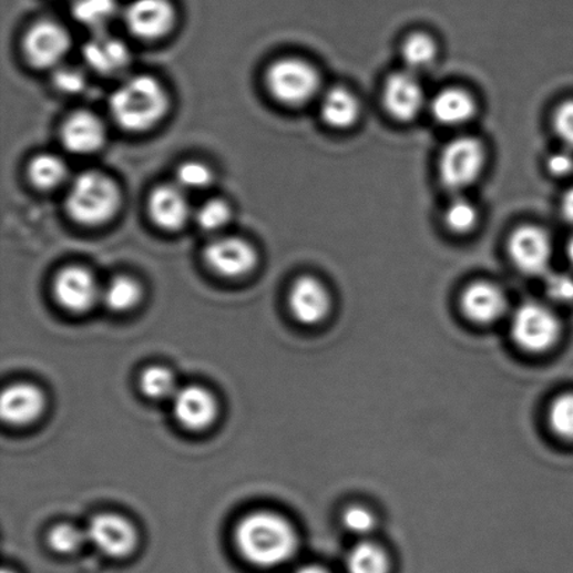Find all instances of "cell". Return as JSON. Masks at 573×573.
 I'll return each mask as SVG.
<instances>
[{"mask_svg":"<svg viewBox=\"0 0 573 573\" xmlns=\"http://www.w3.org/2000/svg\"><path fill=\"white\" fill-rule=\"evenodd\" d=\"M84 61L101 74H116L131 61V53L122 41L106 34L95 35L83 50Z\"/></svg>","mask_w":573,"mask_h":573,"instance_id":"cell-20","label":"cell"},{"mask_svg":"<svg viewBox=\"0 0 573 573\" xmlns=\"http://www.w3.org/2000/svg\"><path fill=\"white\" fill-rule=\"evenodd\" d=\"M44 410V396L29 383H18L4 390L0 399L2 419L21 426L34 421Z\"/></svg>","mask_w":573,"mask_h":573,"instance_id":"cell-19","label":"cell"},{"mask_svg":"<svg viewBox=\"0 0 573 573\" xmlns=\"http://www.w3.org/2000/svg\"><path fill=\"white\" fill-rule=\"evenodd\" d=\"M116 9V0H76L73 16L79 23L101 29L114 18Z\"/></svg>","mask_w":573,"mask_h":573,"instance_id":"cell-27","label":"cell"},{"mask_svg":"<svg viewBox=\"0 0 573 573\" xmlns=\"http://www.w3.org/2000/svg\"><path fill=\"white\" fill-rule=\"evenodd\" d=\"M348 573H389L387 553L372 543L356 545L348 554Z\"/></svg>","mask_w":573,"mask_h":573,"instance_id":"cell-25","label":"cell"},{"mask_svg":"<svg viewBox=\"0 0 573 573\" xmlns=\"http://www.w3.org/2000/svg\"><path fill=\"white\" fill-rule=\"evenodd\" d=\"M556 136L567 149H573V100H567L556 109L554 114Z\"/></svg>","mask_w":573,"mask_h":573,"instance_id":"cell-35","label":"cell"},{"mask_svg":"<svg viewBox=\"0 0 573 573\" xmlns=\"http://www.w3.org/2000/svg\"><path fill=\"white\" fill-rule=\"evenodd\" d=\"M71 48V37L61 24L40 21L24 39V52L31 65L39 69L57 66Z\"/></svg>","mask_w":573,"mask_h":573,"instance_id":"cell-8","label":"cell"},{"mask_svg":"<svg viewBox=\"0 0 573 573\" xmlns=\"http://www.w3.org/2000/svg\"><path fill=\"white\" fill-rule=\"evenodd\" d=\"M241 553L252 564L273 566L296 553L297 535L290 523L275 513H252L237 528Z\"/></svg>","mask_w":573,"mask_h":573,"instance_id":"cell-1","label":"cell"},{"mask_svg":"<svg viewBox=\"0 0 573 573\" xmlns=\"http://www.w3.org/2000/svg\"><path fill=\"white\" fill-rule=\"evenodd\" d=\"M58 303L71 313L89 310L101 297L98 280L83 267H66L53 284Z\"/></svg>","mask_w":573,"mask_h":573,"instance_id":"cell-11","label":"cell"},{"mask_svg":"<svg viewBox=\"0 0 573 573\" xmlns=\"http://www.w3.org/2000/svg\"><path fill=\"white\" fill-rule=\"evenodd\" d=\"M342 523L348 532L364 535L371 533L375 529V518L368 509L362 507L348 508L342 515Z\"/></svg>","mask_w":573,"mask_h":573,"instance_id":"cell-34","label":"cell"},{"mask_svg":"<svg viewBox=\"0 0 573 573\" xmlns=\"http://www.w3.org/2000/svg\"><path fill=\"white\" fill-rule=\"evenodd\" d=\"M484 162V147L477 139H454L444 146L439 158V178L448 190H465L483 173Z\"/></svg>","mask_w":573,"mask_h":573,"instance_id":"cell-5","label":"cell"},{"mask_svg":"<svg viewBox=\"0 0 573 573\" xmlns=\"http://www.w3.org/2000/svg\"><path fill=\"white\" fill-rule=\"evenodd\" d=\"M474 114V100L462 89H444L431 101L433 120L444 126L464 125Z\"/></svg>","mask_w":573,"mask_h":573,"instance_id":"cell-21","label":"cell"},{"mask_svg":"<svg viewBox=\"0 0 573 573\" xmlns=\"http://www.w3.org/2000/svg\"><path fill=\"white\" fill-rule=\"evenodd\" d=\"M232 211L226 202L212 199L205 203L196 213V222L206 232H217L228 223Z\"/></svg>","mask_w":573,"mask_h":573,"instance_id":"cell-32","label":"cell"},{"mask_svg":"<svg viewBox=\"0 0 573 573\" xmlns=\"http://www.w3.org/2000/svg\"><path fill=\"white\" fill-rule=\"evenodd\" d=\"M85 534L95 548L110 556H125L136 545L135 529L126 519L116 515L95 516Z\"/></svg>","mask_w":573,"mask_h":573,"instance_id":"cell-13","label":"cell"},{"mask_svg":"<svg viewBox=\"0 0 573 573\" xmlns=\"http://www.w3.org/2000/svg\"><path fill=\"white\" fill-rule=\"evenodd\" d=\"M53 83L63 93L76 94L84 89L85 78L78 69L63 68L59 69L55 76H53Z\"/></svg>","mask_w":573,"mask_h":573,"instance_id":"cell-37","label":"cell"},{"mask_svg":"<svg viewBox=\"0 0 573 573\" xmlns=\"http://www.w3.org/2000/svg\"><path fill=\"white\" fill-rule=\"evenodd\" d=\"M62 141L69 152L91 154L104 146L105 127L99 116L88 111L73 114L62 127Z\"/></svg>","mask_w":573,"mask_h":573,"instance_id":"cell-17","label":"cell"},{"mask_svg":"<svg viewBox=\"0 0 573 573\" xmlns=\"http://www.w3.org/2000/svg\"><path fill=\"white\" fill-rule=\"evenodd\" d=\"M266 83L278 103L298 106L309 103L318 94L320 78L318 71L307 61L284 58L269 68Z\"/></svg>","mask_w":573,"mask_h":573,"instance_id":"cell-4","label":"cell"},{"mask_svg":"<svg viewBox=\"0 0 573 573\" xmlns=\"http://www.w3.org/2000/svg\"><path fill=\"white\" fill-rule=\"evenodd\" d=\"M320 115L326 125L335 130H347L360 117V103L351 91L342 88L331 89L320 104Z\"/></svg>","mask_w":573,"mask_h":573,"instance_id":"cell-22","label":"cell"},{"mask_svg":"<svg viewBox=\"0 0 573 573\" xmlns=\"http://www.w3.org/2000/svg\"><path fill=\"white\" fill-rule=\"evenodd\" d=\"M141 387L153 399L173 398L176 392L174 375L163 367L147 368L142 374Z\"/></svg>","mask_w":573,"mask_h":573,"instance_id":"cell-28","label":"cell"},{"mask_svg":"<svg viewBox=\"0 0 573 573\" xmlns=\"http://www.w3.org/2000/svg\"><path fill=\"white\" fill-rule=\"evenodd\" d=\"M508 250L518 270L538 276L548 270L553 245L543 228L523 226L509 238Z\"/></svg>","mask_w":573,"mask_h":573,"instance_id":"cell-7","label":"cell"},{"mask_svg":"<svg viewBox=\"0 0 573 573\" xmlns=\"http://www.w3.org/2000/svg\"><path fill=\"white\" fill-rule=\"evenodd\" d=\"M85 539H88V534L80 532L72 524H59L50 533L51 548L63 554L73 553L82 548Z\"/></svg>","mask_w":573,"mask_h":573,"instance_id":"cell-33","label":"cell"},{"mask_svg":"<svg viewBox=\"0 0 573 573\" xmlns=\"http://www.w3.org/2000/svg\"><path fill=\"white\" fill-rule=\"evenodd\" d=\"M548 294L551 298L559 303L573 301V278L565 273H555L548 278L545 283Z\"/></svg>","mask_w":573,"mask_h":573,"instance_id":"cell-36","label":"cell"},{"mask_svg":"<svg viewBox=\"0 0 573 573\" xmlns=\"http://www.w3.org/2000/svg\"><path fill=\"white\" fill-rule=\"evenodd\" d=\"M566 256H567V260H570V264L573 266V238L570 239V243H567Z\"/></svg>","mask_w":573,"mask_h":573,"instance_id":"cell-41","label":"cell"},{"mask_svg":"<svg viewBox=\"0 0 573 573\" xmlns=\"http://www.w3.org/2000/svg\"><path fill=\"white\" fill-rule=\"evenodd\" d=\"M561 212L566 222L573 224V187L562 197Z\"/></svg>","mask_w":573,"mask_h":573,"instance_id":"cell-39","label":"cell"},{"mask_svg":"<svg viewBox=\"0 0 573 573\" xmlns=\"http://www.w3.org/2000/svg\"><path fill=\"white\" fill-rule=\"evenodd\" d=\"M175 419L190 430H203L212 424L216 417V401L206 389L186 387L176 390L173 396Z\"/></svg>","mask_w":573,"mask_h":573,"instance_id":"cell-16","label":"cell"},{"mask_svg":"<svg viewBox=\"0 0 573 573\" xmlns=\"http://www.w3.org/2000/svg\"><path fill=\"white\" fill-rule=\"evenodd\" d=\"M168 95L157 80L136 76L116 89L110 101L111 114L122 130L144 132L167 114Z\"/></svg>","mask_w":573,"mask_h":573,"instance_id":"cell-2","label":"cell"},{"mask_svg":"<svg viewBox=\"0 0 573 573\" xmlns=\"http://www.w3.org/2000/svg\"><path fill=\"white\" fill-rule=\"evenodd\" d=\"M68 168L63 160L53 154H40L30 163L31 182L41 190H52L65 181Z\"/></svg>","mask_w":573,"mask_h":573,"instance_id":"cell-24","label":"cell"},{"mask_svg":"<svg viewBox=\"0 0 573 573\" xmlns=\"http://www.w3.org/2000/svg\"><path fill=\"white\" fill-rule=\"evenodd\" d=\"M462 309L473 323L491 324L505 314L507 299L494 284L479 282L465 288Z\"/></svg>","mask_w":573,"mask_h":573,"instance_id":"cell-18","label":"cell"},{"mask_svg":"<svg viewBox=\"0 0 573 573\" xmlns=\"http://www.w3.org/2000/svg\"><path fill=\"white\" fill-rule=\"evenodd\" d=\"M2 573H13V572H10V571H3Z\"/></svg>","mask_w":573,"mask_h":573,"instance_id":"cell-42","label":"cell"},{"mask_svg":"<svg viewBox=\"0 0 573 573\" xmlns=\"http://www.w3.org/2000/svg\"><path fill=\"white\" fill-rule=\"evenodd\" d=\"M401 55L406 66L410 71H424L432 66L437 59V45L430 35L416 33L407 37L403 48H401Z\"/></svg>","mask_w":573,"mask_h":573,"instance_id":"cell-26","label":"cell"},{"mask_svg":"<svg viewBox=\"0 0 573 573\" xmlns=\"http://www.w3.org/2000/svg\"><path fill=\"white\" fill-rule=\"evenodd\" d=\"M424 103V90L411 72L395 73L385 83L383 105L396 121L415 120Z\"/></svg>","mask_w":573,"mask_h":573,"instance_id":"cell-10","label":"cell"},{"mask_svg":"<svg viewBox=\"0 0 573 573\" xmlns=\"http://www.w3.org/2000/svg\"><path fill=\"white\" fill-rule=\"evenodd\" d=\"M550 173L555 176H566L573 171V155L570 152H559L549 160Z\"/></svg>","mask_w":573,"mask_h":573,"instance_id":"cell-38","label":"cell"},{"mask_svg":"<svg viewBox=\"0 0 573 573\" xmlns=\"http://www.w3.org/2000/svg\"><path fill=\"white\" fill-rule=\"evenodd\" d=\"M549 420L556 436L573 441V393L562 395L553 401Z\"/></svg>","mask_w":573,"mask_h":573,"instance_id":"cell-30","label":"cell"},{"mask_svg":"<svg viewBox=\"0 0 573 573\" xmlns=\"http://www.w3.org/2000/svg\"><path fill=\"white\" fill-rule=\"evenodd\" d=\"M297 573H328L323 567L319 566H305L303 570H299Z\"/></svg>","mask_w":573,"mask_h":573,"instance_id":"cell-40","label":"cell"},{"mask_svg":"<svg viewBox=\"0 0 573 573\" xmlns=\"http://www.w3.org/2000/svg\"><path fill=\"white\" fill-rule=\"evenodd\" d=\"M175 10L168 0H135L126 9V24L143 40L160 39L173 29Z\"/></svg>","mask_w":573,"mask_h":573,"instance_id":"cell-12","label":"cell"},{"mask_svg":"<svg viewBox=\"0 0 573 573\" xmlns=\"http://www.w3.org/2000/svg\"><path fill=\"white\" fill-rule=\"evenodd\" d=\"M479 222V213L473 203L465 199H457L448 206L444 212V223L451 232L457 234H468Z\"/></svg>","mask_w":573,"mask_h":573,"instance_id":"cell-29","label":"cell"},{"mask_svg":"<svg viewBox=\"0 0 573 573\" xmlns=\"http://www.w3.org/2000/svg\"><path fill=\"white\" fill-rule=\"evenodd\" d=\"M149 212L153 222L167 232L181 229L191 216L190 202L180 185H162L154 190L150 195Z\"/></svg>","mask_w":573,"mask_h":573,"instance_id":"cell-14","label":"cell"},{"mask_svg":"<svg viewBox=\"0 0 573 573\" xmlns=\"http://www.w3.org/2000/svg\"><path fill=\"white\" fill-rule=\"evenodd\" d=\"M213 182L212 170L199 162H187L176 171V185L184 191H202Z\"/></svg>","mask_w":573,"mask_h":573,"instance_id":"cell-31","label":"cell"},{"mask_svg":"<svg viewBox=\"0 0 573 573\" xmlns=\"http://www.w3.org/2000/svg\"><path fill=\"white\" fill-rule=\"evenodd\" d=\"M120 205L121 194L115 182L98 171L79 175L66 199L69 214L83 226H100L109 222Z\"/></svg>","mask_w":573,"mask_h":573,"instance_id":"cell-3","label":"cell"},{"mask_svg":"<svg viewBox=\"0 0 573 573\" xmlns=\"http://www.w3.org/2000/svg\"><path fill=\"white\" fill-rule=\"evenodd\" d=\"M208 267L224 277L248 275L256 265V252L243 238L227 237L213 241L205 249Z\"/></svg>","mask_w":573,"mask_h":573,"instance_id":"cell-9","label":"cell"},{"mask_svg":"<svg viewBox=\"0 0 573 573\" xmlns=\"http://www.w3.org/2000/svg\"><path fill=\"white\" fill-rule=\"evenodd\" d=\"M141 297V286L133 278L126 276L115 277L101 291V299L105 307L114 313H125L135 307Z\"/></svg>","mask_w":573,"mask_h":573,"instance_id":"cell-23","label":"cell"},{"mask_svg":"<svg viewBox=\"0 0 573 573\" xmlns=\"http://www.w3.org/2000/svg\"><path fill=\"white\" fill-rule=\"evenodd\" d=\"M561 326L548 307L538 303L523 304L513 315V341L529 352L550 350L559 340Z\"/></svg>","mask_w":573,"mask_h":573,"instance_id":"cell-6","label":"cell"},{"mask_svg":"<svg viewBox=\"0 0 573 573\" xmlns=\"http://www.w3.org/2000/svg\"><path fill=\"white\" fill-rule=\"evenodd\" d=\"M290 308L294 318L305 325L319 324L330 308V297L324 284L314 277L298 278L291 288Z\"/></svg>","mask_w":573,"mask_h":573,"instance_id":"cell-15","label":"cell"}]
</instances>
